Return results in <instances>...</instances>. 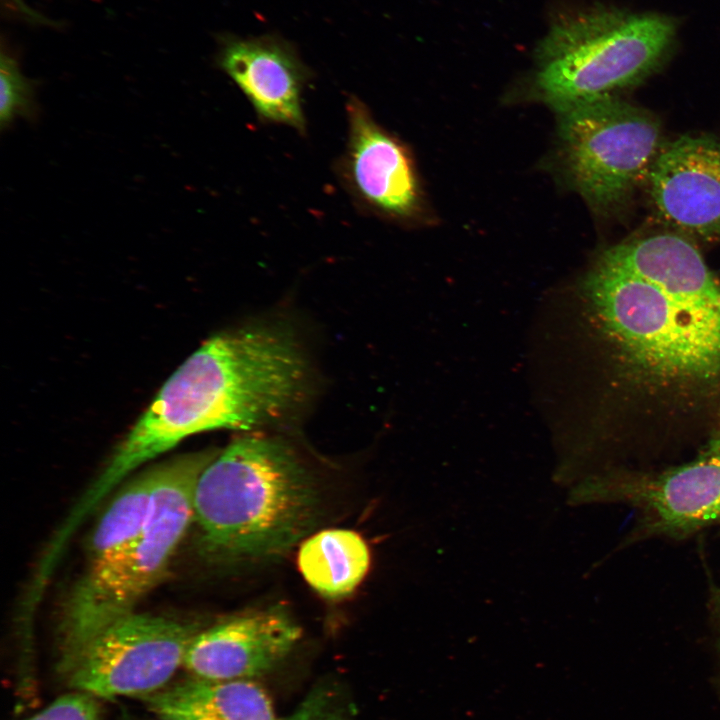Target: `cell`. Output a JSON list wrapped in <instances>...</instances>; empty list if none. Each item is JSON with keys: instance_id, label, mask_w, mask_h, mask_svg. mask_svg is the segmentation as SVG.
Instances as JSON below:
<instances>
[{"instance_id": "obj_21", "label": "cell", "mask_w": 720, "mask_h": 720, "mask_svg": "<svg viewBox=\"0 0 720 720\" xmlns=\"http://www.w3.org/2000/svg\"><path fill=\"white\" fill-rule=\"evenodd\" d=\"M160 720H163V719H160Z\"/></svg>"}, {"instance_id": "obj_4", "label": "cell", "mask_w": 720, "mask_h": 720, "mask_svg": "<svg viewBox=\"0 0 720 720\" xmlns=\"http://www.w3.org/2000/svg\"><path fill=\"white\" fill-rule=\"evenodd\" d=\"M218 451L188 453L156 465L152 510L143 531L92 562L66 600L59 628V671L102 630L133 613L164 577L194 521L197 479Z\"/></svg>"}, {"instance_id": "obj_17", "label": "cell", "mask_w": 720, "mask_h": 720, "mask_svg": "<svg viewBox=\"0 0 720 720\" xmlns=\"http://www.w3.org/2000/svg\"><path fill=\"white\" fill-rule=\"evenodd\" d=\"M97 698L80 691L63 695L26 720H102Z\"/></svg>"}, {"instance_id": "obj_19", "label": "cell", "mask_w": 720, "mask_h": 720, "mask_svg": "<svg viewBox=\"0 0 720 720\" xmlns=\"http://www.w3.org/2000/svg\"><path fill=\"white\" fill-rule=\"evenodd\" d=\"M708 612L720 650V586L713 584L708 594Z\"/></svg>"}, {"instance_id": "obj_1", "label": "cell", "mask_w": 720, "mask_h": 720, "mask_svg": "<svg viewBox=\"0 0 720 720\" xmlns=\"http://www.w3.org/2000/svg\"><path fill=\"white\" fill-rule=\"evenodd\" d=\"M583 313L615 411L661 436L720 395V280L685 236L605 249L581 281Z\"/></svg>"}, {"instance_id": "obj_11", "label": "cell", "mask_w": 720, "mask_h": 720, "mask_svg": "<svg viewBox=\"0 0 720 720\" xmlns=\"http://www.w3.org/2000/svg\"><path fill=\"white\" fill-rule=\"evenodd\" d=\"M300 636V627L281 608L245 611L198 630L183 666L202 679H251L280 663Z\"/></svg>"}, {"instance_id": "obj_18", "label": "cell", "mask_w": 720, "mask_h": 720, "mask_svg": "<svg viewBox=\"0 0 720 720\" xmlns=\"http://www.w3.org/2000/svg\"><path fill=\"white\" fill-rule=\"evenodd\" d=\"M285 720H348L333 698L327 693L318 692L309 696Z\"/></svg>"}, {"instance_id": "obj_15", "label": "cell", "mask_w": 720, "mask_h": 720, "mask_svg": "<svg viewBox=\"0 0 720 720\" xmlns=\"http://www.w3.org/2000/svg\"><path fill=\"white\" fill-rule=\"evenodd\" d=\"M156 475V466L145 470L127 483L107 507L92 533L91 563L119 550L143 531L152 510Z\"/></svg>"}, {"instance_id": "obj_20", "label": "cell", "mask_w": 720, "mask_h": 720, "mask_svg": "<svg viewBox=\"0 0 720 720\" xmlns=\"http://www.w3.org/2000/svg\"><path fill=\"white\" fill-rule=\"evenodd\" d=\"M9 3L14 6L20 13L26 15V17L32 19V21H46L44 17L35 12L30 6H28L24 0H9Z\"/></svg>"}, {"instance_id": "obj_13", "label": "cell", "mask_w": 720, "mask_h": 720, "mask_svg": "<svg viewBox=\"0 0 720 720\" xmlns=\"http://www.w3.org/2000/svg\"><path fill=\"white\" fill-rule=\"evenodd\" d=\"M142 698L163 720H277L269 695L251 679L192 677Z\"/></svg>"}, {"instance_id": "obj_16", "label": "cell", "mask_w": 720, "mask_h": 720, "mask_svg": "<svg viewBox=\"0 0 720 720\" xmlns=\"http://www.w3.org/2000/svg\"><path fill=\"white\" fill-rule=\"evenodd\" d=\"M0 126L10 127L17 118L34 120L38 114L33 82L24 76L19 63L9 53L0 57Z\"/></svg>"}, {"instance_id": "obj_3", "label": "cell", "mask_w": 720, "mask_h": 720, "mask_svg": "<svg viewBox=\"0 0 720 720\" xmlns=\"http://www.w3.org/2000/svg\"><path fill=\"white\" fill-rule=\"evenodd\" d=\"M318 496L284 442L255 435L233 440L200 473L194 522L202 552L242 561L280 555L314 525Z\"/></svg>"}, {"instance_id": "obj_7", "label": "cell", "mask_w": 720, "mask_h": 720, "mask_svg": "<svg viewBox=\"0 0 720 720\" xmlns=\"http://www.w3.org/2000/svg\"><path fill=\"white\" fill-rule=\"evenodd\" d=\"M577 497L631 508L635 521L625 545L720 530V432L685 463L662 469L614 467L594 474Z\"/></svg>"}, {"instance_id": "obj_2", "label": "cell", "mask_w": 720, "mask_h": 720, "mask_svg": "<svg viewBox=\"0 0 720 720\" xmlns=\"http://www.w3.org/2000/svg\"><path fill=\"white\" fill-rule=\"evenodd\" d=\"M310 392V368L288 331L252 325L217 334L167 379L89 493L104 500L135 469L191 435L281 424L303 408Z\"/></svg>"}, {"instance_id": "obj_12", "label": "cell", "mask_w": 720, "mask_h": 720, "mask_svg": "<svg viewBox=\"0 0 720 720\" xmlns=\"http://www.w3.org/2000/svg\"><path fill=\"white\" fill-rule=\"evenodd\" d=\"M262 123L306 132L304 89L310 72L296 50L271 36L225 40L217 59Z\"/></svg>"}, {"instance_id": "obj_5", "label": "cell", "mask_w": 720, "mask_h": 720, "mask_svg": "<svg viewBox=\"0 0 720 720\" xmlns=\"http://www.w3.org/2000/svg\"><path fill=\"white\" fill-rule=\"evenodd\" d=\"M669 18L595 9L555 21L537 48L536 88L555 109L633 86L663 61Z\"/></svg>"}, {"instance_id": "obj_6", "label": "cell", "mask_w": 720, "mask_h": 720, "mask_svg": "<svg viewBox=\"0 0 720 720\" xmlns=\"http://www.w3.org/2000/svg\"><path fill=\"white\" fill-rule=\"evenodd\" d=\"M569 176L599 212L623 208L647 184L664 145L658 119L615 95L556 109Z\"/></svg>"}, {"instance_id": "obj_8", "label": "cell", "mask_w": 720, "mask_h": 720, "mask_svg": "<svg viewBox=\"0 0 720 720\" xmlns=\"http://www.w3.org/2000/svg\"><path fill=\"white\" fill-rule=\"evenodd\" d=\"M198 630L133 612L97 634L60 672L75 691L96 698L143 697L168 684Z\"/></svg>"}, {"instance_id": "obj_9", "label": "cell", "mask_w": 720, "mask_h": 720, "mask_svg": "<svg viewBox=\"0 0 720 720\" xmlns=\"http://www.w3.org/2000/svg\"><path fill=\"white\" fill-rule=\"evenodd\" d=\"M345 108L347 142L335 165L340 183L370 216L390 221L417 218L422 199L409 150L359 98L350 96Z\"/></svg>"}, {"instance_id": "obj_10", "label": "cell", "mask_w": 720, "mask_h": 720, "mask_svg": "<svg viewBox=\"0 0 720 720\" xmlns=\"http://www.w3.org/2000/svg\"><path fill=\"white\" fill-rule=\"evenodd\" d=\"M646 185L656 215L676 233L720 240V137L664 143Z\"/></svg>"}, {"instance_id": "obj_14", "label": "cell", "mask_w": 720, "mask_h": 720, "mask_svg": "<svg viewBox=\"0 0 720 720\" xmlns=\"http://www.w3.org/2000/svg\"><path fill=\"white\" fill-rule=\"evenodd\" d=\"M306 582L326 598L350 594L365 577L370 554L366 542L347 529H327L306 539L298 552Z\"/></svg>"}]
</instances>
